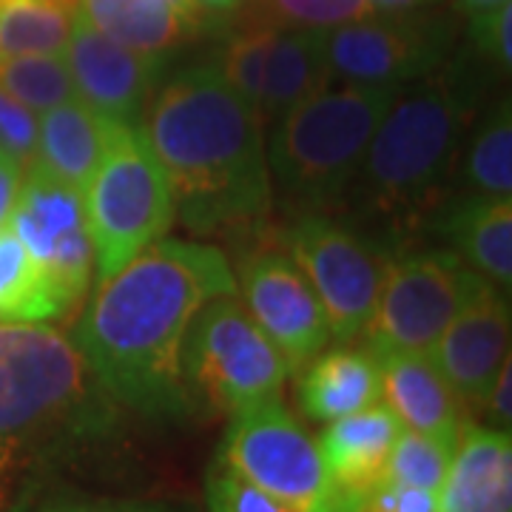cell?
I'll return each mask as SVG.
<instances>
[{"mask_svg": "<svg viewBox=\"0 0 512 512\" xmlns=\"http://www.w3.org/2000/svg\"><path fill=\"white\" fill-rule=\"evenodd\" d=\"M225 293H237V276L220 248L157 239L97 282L74 325V348L114 402L148 419H180L191 410L185 336L197 313Z\"/></svg>", "mask_w": 512, "mask_h": 512, "instance_id": "cell-1", "label": "cell"}, {"mask_svg": "<svg viewBox=\"0 0 512 512\" xmlns=\"http://www.w3.org/2000/svg\"><path fill=\"white\" fill-rule=\"evenodd\" d=\"M140 126L163 163L177 217L191 231L239 228L271 211L265 123L217 66L168 80Z\"/></svg>", "mask_w": 512, "mask_h": 512, "instance_id": "cell-2", "label": "cell"}, {"mask_svg": "<svg viewBox=\"0 0 512 512\" xmlns=\"http://www.w3.org/2000/svg\"><path fill=\"white\" fill-rule=\"evenodd\" d=\"M114 404L72 336L46 322H0V501L106 439Z\"/></svg>", "mask_w": 512, "mask_h": 512, "instance_id": "cell-3", "label": "cell"}, {"mask_svg": "<svg viewBox=\"0 0 512 512\" xmlns=\"http://www.w3.org/2000/svg\"><path fill=\"white\" fill-rule=\"evenodd\" d=\"M473 97L456 74H424L393 97L359 168V194L384 220L410 222L433 202L456 157Z\"/></svg>", "mask_w": 512, "mask_h": 512, "instance_id": "cell-4", "label": "cell"}, {"mask_svg": "<svg viewBox=\"0 0 512 512\" xmlns=\"http://www.w3.org/2000/svg\"><path fill=\"white\" fill-rule=\"evenodd\" d=\"M402 89H322L285 111L265 137L271 183L293 200L322 205L356 183L384 111Z\"/></svg>", "mask_w": 512, "mask_h": 512, "instance_id": "cell-5", "label": "cell"}, {"mask_svg": "<svg viewBox=\"0 0 512 512\" xmlns=\"http://www.w3.org/2000/svg\"><path fill=\"white\" fill-rule=\"evenodd\" d=\"M83 202L97 282L126 268L151 242L171 231L177 220L174 194L143 126L117 123Z\"/></svg>", "mask_w": 512, "mask_h": 512, "instance_id": "cell-6", "label": "cell"}, {"mask_svg": "<svg viewBox=\"0 0 512 512\" xmlns=\"http://www.w3.org/2000/svg\"><path fill=\"white\" fill-rule=\"evenodd\" d=\"M183 373L191 399L200 396L214 410L234 416L251 404L279 399L288 365L237 293H225L211 299L191 322Z\"/></svg>", "mask_w": 512, "mask_h": 512, "instance_id": "cell-7", "label": "cell"}, {"mask_svg": "<svg viewBox=\"0 0 512 512\" xmlns=\"http://www.w3.org/2000/svg\"><path fill=\"white\" fill-rule=\"evenodd\" d=\"M487 288L456 251H421L387 259L376 311L362 336L370 353H430L447 325Z\"/></svg>", "mask_w": 512, "mask_h": 512, "instance_id": "cell-8", "label": "cell"}, {"mask_svg": "<svg viewBox=\"0 0 512 512\" xmlns=\"http://www.w3.org/2000/svg\"><path fill=\"white\" fill-rule=\"evenodd\" d=\"M285 242L288 256L322 302L330 339H359L376 311L387 256L345 222L325 214H305L293 222Z\"/></svg>", "mask_w": 512, "mask_h": 512, "instance_id": "cell-9", "label": "cell"}, {"mask_svg": "<svg viewBox=\"0 0 512 512\" xmlns=\"http://www.w3.org/2000/svg\"><path fill=\"white\" fill-rule=\"evenodd\" d=\"M217 461L302 512H316L336 495L319 444L279 399L234 413Z\"/></svg>", "mask_w": 512, "mask_h": 512, "instance_id": "cell-10", "label": "cell"}, {"mask_svg": "<svg viewBox=\"0 0 512 512\" xmlns=\"http://www.w3.org/2000/svg\"><path fill=\"white\" fill-rule=\"evenodd\" d=\"M6 225L29 248L63 308L69 311L83 302L94 276V245L83 194L29 165Z\"/></svg>", "mask_w": 512, "mask_h": 512, "instance_id": "cell-11", "label": "cell"}, {"mask_svg": "<svg viewBox=\"0 0 512 512\" xmlns=\"http://www.w3.org/2000/svg\"><path fill=\"white\" fill-rule=\"evenodd\" d=\"M330 74L348 86L404 89L436 72L447 55V29L410 15H367L322 32Z\"/></svg>", "mask_w": 512, "mask_h": 512, "instance_id": "cell-12", "label": "cell"}, {"mask_svg": "<svg viewBox=\"0 0 512 512\" xmlns=\"http://www.w3.org/2000/svg\"><path fill=\"white\" fill-rule=\"evenodd\" d=\"M237 291L245 311L285 359L288 373H302L328 348V316L291 256L256 254L242 268Z\"/></svg>", "mask_w": 512, "mask_h": 512, "instance_id": "cell-13", "label": "cell"}, {"mask_svg": "<svg viewBox=\"0 0 512 512\" xmlns=\"http://www.w3.org/2000/svg\"><path fill=\"white\" fill-rule=\"evenodd\" d=\"M66 66L72 74L74 97L109 117L111 123L140 126L148 94L154 89L160 60L137 55L114 43L80 15L74 18L66 46Z\"/></svg>", "mask_w": 512, "mask_h": 512, "instance_id": "cell-14", "label": "cell"}, {"mask_svg": "<svg viewBox=\"0 0 512 512\" xmlns=\"http://www.w3.org/2000/svg\"><path fill=\"white\" fill-rule=\"evenodd\" d=\"M510 302L487 288L447 325L430 350L441 376L467 413H481L504 362L510 359Z\"/></svg>", "mask_w": 512, "mask_h": 512, "instance_id": "cell-15", "label": "cell"}, {"mask_svg": "<svg viewBox=\"0 0 512 512\" xmlns=\"http://www.w3.org/2000/svg\"><path fill=\"white\" fill-rule=\"evenodd\" d=\"M376 356V353H373ZM382 399L404 430L436 436L456 447L467 421V410L453 387L441 376L430 353H379Z\"/></svg>", "mask_w": 512, "mask_h": 512, "instance_id": "cell-16", "label": "cell"}, {"mask_svg": "<svg viewBox=\"0 0 512 512\" xmlns=\"http://www.w3.org/2000/svg\"><path fill=\"white\" fill-rule=\"evenodd\" d=\"M439 512H512L510 430L464 427L439 487Z\"/></svg>", "mask_w": 512, "mask_h": 512, "instance_id": "cell-17", "label": "cell"}, {"mask_svg": "<svg viewBox=\"0 0 512 512\" xmlns=\"http://www.w3.org/2000/svg\"><path fill=\"white\" fill-rule=\"evenodd\" d=\"M117 123L72 97L55 109L37 114L35 168L86 194L103 160Z\"/></svg>", "mask_w": 512, "mask_h": 512, "instance_id": "cell-18", "label": "cell"}, {"mask_svg": "<svg viewBox=\"0 0 512 512\" xmlns=\"http://www.w3.org/2000/svg\"><path fill=\"white\" fill-rule=\"evenodd\" d=\"M399 433L402 424L384 402L330 421L319 441V453L325 458L333 490L356 498L376 481H382Z\"/></svg>", "mask_w": 512, "mask_h": 512, "instance_id": "cell-19", "label": "cell"}, {"mask_svg": "<svg viewBox=\"0 0 512 512\" xmlns=\"http://www.w3.org/2000/svg\"><path fill=\"white\" fill-rule=\"evenodd\" d=\"M299 399L313 421L328 424L376 404L382 399L376 356L356 348L322 350L302 370Z\"/></svg>", "mask_w": 512, "mask_h": 512, "instance_id": "cell-20", "label": "cell"}, {"mask_svg": "<svg viewBox=\"0 0 512 512\" xmlns=\"http://www.w3.org/2000/svg\"><path fill=\"white\" fill-rule=\"evenodd\" d=\"M330 74L322 32L279 26L268 57L265 89L259 100V117L265 126L276 123L285 111L299 106L316 92L328 89Z\"/></svg>", "mask_w": 512, "mask_h": 512, "instance_id": "cell-21", "label": "cell"}, {"mask_svg": "<svg viewBox=\"0 0 512 512\" xmlns=\"http://www.w3.org/2000/svg\"><path fill=\"white\" fill-rule=\"evenodd\" d=\"M456 254L495 288L512 282V197L470 194L447 217Z\"/></svg>", "mask_w": 512, "mask_h": 512, "instance_id": "cell-22", "label": "cell"}, {"mask_svg": "<svg viewBox=\"0 0 512 512\" xmlns=\"http://www.w3.org/2000/svg\"><path fill=\"white\" fill-rule=\"evenodd\" d=\"M77 9L114 43L151 60L177 49L191 29L165 0H77Z\"/></svg>", "mask_w": 512, "mask_h": 512, "instance_id": "cell-23", "label": "cell"}, {"mask_svg": "<svg viewBox=\"0 0 512 512\" xmlns=\"http://www.w3.org/2000/svg\"><path fill=\"white\" fill-rule=\"evenodd\" d=\"M66 308L29 248L0 225V322H49Z\"/></svg>", "mask_w": 512, "mask_h": 512, "instance_id": "cell-24", "label": "cell"}, {"mask_svg": "<svg viewBox=\"0 0 512 512\" xmlns=\"http://www.w3.org/2000/svg\"><path fill=\"white\" fill-rule=\"evenodd\" d=\"M77 0H0V55H63Z\"/></svg>", "mask_w": 512, "mask_h": 512, "instance_id": "cell-25", "label": "cell"}, {"mask_svg": "<svg viewBox=\"0 0 512 512\" xmlns=\"http://www.w3.org/2000/svg\"><path fill=\"white\" fill-rule=\"evenodd\" d=\"M464 177L470 194L478 197H512V111L510 100L493 111L476 128L467 157Z\"/></svg>", "mask_w": 512, "mask_h": 512, "instance_id": "cell-26", "label": "cell"}, {"mask_svg": "<svg viewBox=\"0 0 512 512\" xmlns=\"http://www.w3.org/2000/svg\"><path fill=\"white\" fill-rule=\"evenodd\" d=\"M0 89L35 114L74 97L72 74L63 55H0Z\"/></svg>", "mask_w": 512, "mask_h": 512, "instance_id": "cell-27", "label": "cell"}, {"mask_svg": "<svg viewBox=\"0 0 512 512\" xmlns=\"http://www.w3.org/2000/svg\"><path fill=\"white\" fill-rule=\"evenodd\" d=\"M453 444L436 439V436H424L416 430H404L390 450L387 467H384V478L396 481V484H407V487H419V490H430L439 493L441 481L447 476L450 458H453Z\"/></svg>", "mask_w": 512, "mask_h": 512, "instance_id": "cell-28", "label": "cell"}, {"mask_svg": "<svg viewBox=\"0 0 512 512\" xmlns=\"http://www.w3.org/2000/svg\"><path fill=\"white\" fill-rule=\"evenodd\" d=\"M276 23H262L251 26L237 37L228 40L225 52H222L220 74L237 89L256 111L265 89V72H268V57L276 37Z\"/></svg>", "mask_w": 512, "mask_h": 512, "instance_id": "cell-29", "label": "cell"}, {"mask_svg": "<svg viewBox=\"0 0 512 512\" xmlns=\"http://www.w3.org/2000/svg\"><path fill=\"white\" fill-rule=\"evenodd\" d=\"M276 26L328 32L342 23L373 15L370 0H268Z\"/></svg>", "mask_w": 512, "mask_h": 512, "instance_id": "cell-30", "label": "cell"}, {"mask_svg": "<svg viewBox=\"0 0 512 512\" xmlns=\"http://www.w3.org/2000/svg\"><path fill=\"white\" fill-rule=\"evenodd\" d=\"M205 498H208V512H302L285 504L282 498L265 493L262 487L251 484L222 461L214 464L208 476Z\"/></svg>", "mask_w": 512, "mask_h": 512, "instance_id": "cell-31", "label": "cell"}, {"mask_svg": "<svg viewBox=\"0 0 512 512\" xmlns=\"http://www.w3.org/2000/svg\"><path fill=\"white\" fill-rule=\"evenodd\" d=\"M37 114L0 89V151L23 168L35 163Z\"/></svg>", "mask_w": 512, "mask_h": 512, "instance_id": "cell-32", "label": "cell"}, {"mask_svg": "<svg viewBox=\"0 0 512 512\" xmlns=\"http://www.w3.org/2000/svg\"><path fill=\"white\" fill-rule=\"evenodd\" d=\"M353 512H439V493L382 478L353 498Z\"/></svg>", "mask_w": 512, "mask_h": 512, "instance_id": "cell-33", "label": "cell"}, {"mask_svg": "<svg viewBox=\"0 0 512 512\" xmlns=\"http://www.w3.org/2000/svg\"><path fill=\"white\" fill-rule=\"evenodd\" d=\"M470 37L484 57L498 69L510 72L512 66V3H501L487 12L470 15Z\"/></svg>", "mask_w": 512, "mask_h": 512, "instance_id": "cell-34", "label": "cell"}, {"mask_svg": "<svg viewBox=\"0 0 512 512\" xmlns=\"http://www.w3.org/2000/svg\"><path fill=\"white\" fill-rule=\"evenodd\" d=\"M40 512H165L154 504L140 501H111V498H57Z\"/></svg>", "mask_w": 512, "mask_h": 512, "instance_id": "cell-35", "label": "cell"}, {"mask_svg": "<svg viewBox=\"0 0 512 512\" xmlns=\"http://www.w3.org/2000/svg\"><path fill=\"white\" fill-rule=\"evenodd\" d=\"M481 413H487L493 424L501 430H510V419H512V367L510 359L504 362L501 367V373H498V379H495L493 390H490V396H487V402H484V410Z\"/></svg>", "mask_w": 512, "mask_h": 512, "instance_id": "cell-36", "label": "cell"}, {"mask_svg": "<svg viewBox=\"0 0 512 512\" xmlns=\"http://www.w3.org/2000/svg\"><path fill=\"white\" fill-rule=\"evenodd\" d=\"M23 165L15 163L9 154L0 151V225H6L12 217V208L18 200L20 183H23Z\"/></svg>", "mask_w": 512, "mask_h": 512, "instance_id": "cell-37", "label": "cell"}, {"mask_svg": "<svg viewBox=\"0 0 512 512\" xmlns=\"http://www.w3.org/2000/svg\"><path fill=\"white\" fill-rule=\"evenodd\" d=\"M433 0H370L373 15H410L430 6Z\"/></svg>", "mask_w": 512, "mask_h": 512, "instance_id": "cell-38", "label": "cell"}, {"mask_svg": "<svg viewBox=\"0 0 512 512\" xmlns=\"http://www.w3.org/2000/svg\"><path fill=\"white\" fill-rule=\"evenodd\" d=\"M180 18H185L191 26L197 23V18H200V6H197V0H165Z\"/></svg>", "mask_w": 512, "mask_h": 512, "instance_id": "cell-39", "label": "cell"}, {"mask_svg": "<svg viewBox=\"0 0 512 512\" xmlns=\"http://www.w3.org/2000/svg\"><path fill=\"white\" fill-rule=\"evenodd\" d=\"M239 3L242 0H197L200 12H211V15H228V12L239 9Z\"/></svg>", "mask_w": 512, "mask_h": 512, "instance_id": "cell-40", "label": "cell"}, {"mask_svg": "<svg viewBox=\"0 0 512 512\" xmlns=\"http://www.w3.org/2000/svg\"><path fill=\"white\" fill-rule=\"evenodd\" d=\"M458 9L470 18V15H478V12H487L493 6H501V3H510V0H456Z\"/></svg>", "mask_w": 512, "mask_h": 512, "instance_id": "cell-41", "label": "cell"}, {"mask_svg": "<svg viewBox=\"0 0 512 512\" xmlns=\"http://www.w3.org/2000/svg\"><path fill=\"white\" fill-rule=\"evenodd\" d=\"M316 512H353V495H345L336 490L328 504H322Z\"/></svg>", "mask_w": 512, "mask_h": 512, "instance_id": "cell-42", "label": "cell"}, {"mask_svg": "<svg viewBox=\"0 0 512 512\" xmlns=\"http://www.w3.org/2000/svg\"><path fill=\"white\" fill-rule=\"evenodd\" d=\"M0 512H3V510H0Z\"/></svg>", "mask_w": 512, "mask_h": 512, "instance_id": "cell-43", "label": "cell"}]
</instances>
